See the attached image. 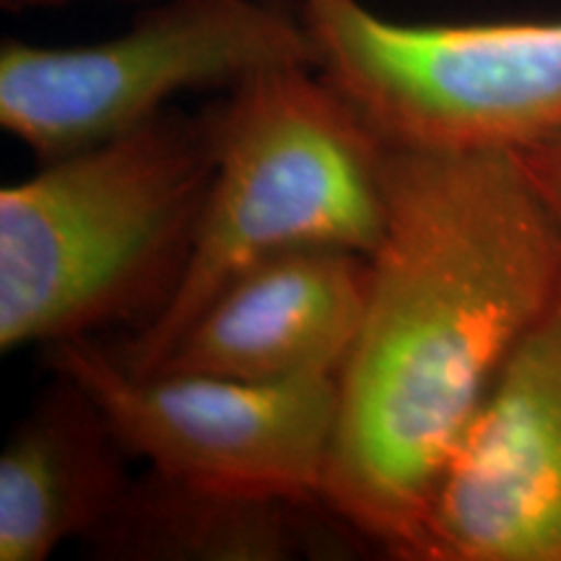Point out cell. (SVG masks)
<instances>
[{
    "mask_svg": "<svg viewBox=\"0 0 561 561\" xmlns=\"http://www.w3.org/2000/svg\"><path fill=\"white\" fill-rule=\"evenodd\" d=\"M276 3H286V5H289V3H291V0H276ZM294 3H297V0H294Z\"/></svg>",
    "mask_w": 561,
    "mask_h": 561,
    "instance_id": "13",
    "label": "cell"
},
{
    "mask_svg": "<svg viewBox=\"0 0 561 561\" xmlns=\"http://www.w3.org/2000/svg\"><path fill=\"white\" fill-rule=\"evenodd\" d=\"M320 73L396 149L523 151L561 136V19L403 24L297 0Z\"/></svg>",
    "mask_w": 561,
    "mask_h": 561,
    "instance_id": "4",
    "label": "cell"
},
{
    "mask_svg": "<svg viewBox=\"0 0 561 561\" xmlns=\"http://www.w3.org/2000/svg\"><path fill=\"white\" fill-rule=\"evenodd\" d=\"M70 0H0L5 11H30V9H50V5H66Z\"/></svg>",
    "mask_w": 561,
    "mask_h": 561,
    "instance_id": "12",
    "label": "cell"
},
{
    "mask_svg": "<svg viewBox=\"0 0 561 561\" xmlns=\"http://www.w3.org/2000/svg\"><path fill=\"white\" fill-rule=\"evenodd\" d=\"M517 157H520L538 198L549 210L553 227L561 237V136L533 144L528 149L517 151Z\"/></svg>",
    "mask_w": 561,
    "mask_h": 561,
    "instance_id": "11",
    "label": "cell"
},
{
    "mask_svg": "<svg viewBox=\"0 0 561 561\" xmlns=\"http://www.w3.org/2000/svg\"><path fill=\"white\" fill-rule=\"evenodd\" d=\"M385 229L339 369L322 502L413 561L462 434L561 301V237L517 151L388 146Z\"/></svg>",
    "mask_w": 561,
    "mask_h": 561,
    "instance_id": "1",
    "label": "cell"
},
{
    "mask_svg": "<svg viewBox=\"0 0 561 561\" xmlns=\"http://www.w3.org/2000/svg\"><path fill=\"white\" fill-rule=\"evenodd\" d=\"M320 68L299 11L276 0H164L128 32L81 47L0 45V125L39 161L107 144L185 91H231L280 68Z\"/></svg>",
    "mask_w": 561,
    "mask_h": 561,
    "instance_id": "5",
    "label": "cell"
},
{
    "mask_svg": "<svg viewBox=\"0 0 561 561\" xmlns=\"http://www.w3.org/2000/svg\"><path fill=\"white\" fill-rule=\"evenodd\" d=\"M367 289L369 257L362 252H278L227 280L153 371L244 382L339 375L359 331Z\"/></svg>",
    "mask_w": 561,
    "mask_h": 561,
    "instance_id": "8",
    "label": "cell"
},
{
    "mask_svg": "<svg viewBox=\"0 0 561 561\" xmlns=\"http://www.w3.org/2000/svg\"><path fill=\"white\" fill-rule=\"evenodd\" d=\"M208 110H167L0 191V351L140 328L172 299L214 180Z\"/></svg>",
    "mask_w": 561,
    "mask_h": 561,
    "instance_id": "2",
    "label": "cell"
},
{
    "mask_svg": "<svg viewBox=\"0 0 561 561\" xmlns=\"http://www.w3.org/2000/svg\"><path fill=\"white\" fill-rule=\"evenodd\" d=\"M216 164L191 257L172 299L123 346L151 375L227 280L299 248L371 255L385 229L388 144L318 68H280L210 104Z\"/></svg>",
    "mask_w": 561,
    "mask_h": 561,
    "instance_id": "3",
    "label": "cell"
},
{
    "mask_svg": "<svg viewBox=\"0 0 561 561\" xmlns=\"http://www.w3.org/2000/svg\"><path fill=\"white\" fill-rule=\"evenodd\" d=\"M45 362L94 398L130 458L153 473L195 486L322 500L339 375L286 382L133 375L94 339L45 346Z\"/></svg>",
    "mask_w": 561,
    "mask_h": 561,
    "instance_id": "6",
    "label": "cell"
},
{
    "mask_svg": "<svg viewBox=\"0 0 561 561\" xmlns=\"http://www.w3.org/2000/svg\"><path fill=\"white\" fill-rule=\"evenodd\" d=\"M87 543L117 561H291L343 559L369 541L322 500L195 486L149 471Z\"/></svg>",
    "mask_w": 561,
    "mask_h": 561,
    "instance_id": "10",
    "label": "cell"
},
{
    "mask_svg": "<svg viewBox=\"0 0 561 561\" xmlns=\"http://www.w3.org/2000/svg\"><path fill=\"white\" fill-rule=\"evenodd\" d=\"M128 458L94 398L55 375L0 455V561H45L89 541L136 479Z\"/></svg>",
    "mask_w": 561,
    "mask_h": 561,
    "instance_id": "9",
    "label": "cell"
},
{
    "mask_svg": "<svg viewBox=\"0 0 561 561\" xmlns=\"http://www.w3.org/2000/svg\"><path fill=\"white\" fill-rule=\"evenodd\" d=\"M413 561H561V301L462 434Z\"/></svg>",
    "mask_w": 561,
    "mask_h": 561,
    "instance_id": "7",
    "label": "cell"
}]
</instances>
